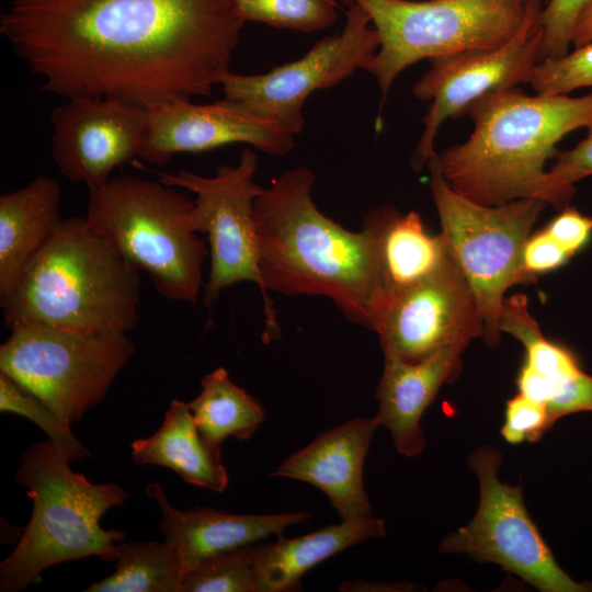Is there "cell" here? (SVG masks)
I'll use <instances>...</instances> for the list:
<instances>
[{
	"mask_svg": "<svg viewBox=\"0 0 592 592\" xmlns=\"http://www.w3.org/2000/svg\"><path fill=\"white\" fill-rule=\"evenodd\" d=\"M243 25L230 0H13L0 15L45 91L144 109L210 94Z\"/></svg>",
	"mask_w": 592,
	"mask_h": 592,
	"instance_id": "1",
	"label": "cell"
},
{
	"mask_svg": "<svg viewBox=\"0 0 592 592\" xmlns=\"http://www.w3.org/2000/svg\"><path fill=\"white\" fill-rule=\"evenodd\" d=\"M316 177L297 167L263 187L253 208L258 263L266 291L327 297L351 322L373 331L382 296L378 232L365 216L351 231L321 213Z\"/></svg>",
	"mask_w": 592,
	"mask_h": 592,
	"instance_id": "2",
	"label": "cell"
},
{
	"mask_svg": "<svg viewBox=\"0 0 592 592\" xmlns=\"http://www.w3.org/2000/svg\"><path fill=\"white\" fill-rule=\"evenodd\" d=\"M465 115L474 125L469 137L437 153L442 174L457 193L488 206L521 198L558 210L569 206L573 184L557 181L546 163L567 134L592 125V92L528 95L514 87L480 96Z\"/></svg>",
	"mask_w": 592,
	"mask_h": 592,
	"instance_id": "3",
	"label": "cell"
},
{
	"mask_svg": "<svg viewBox=\"0 0 592 592\" xmlns=\"http://www.w3.org/2000/svg\"><path fill=\"white\" fill-rule=\"evenodd\" d=\"M0 305L9 328L35 322L127 332L139 319V270L86 217H70L60 221Z\"/></svg>",
	"mask_w": 592,
	"mask_h": 592,
	"instance_id": "4",
	"label": "cell"
},
{
	"mask_svg": "<svg viewBox=\"0 0 592 592\" xmlns=\"http://www.w3.org/2000/svg\"><path fill=\"white\" fill-rule=\"evenodd\" d=\"M68 462L50 440L22 454L15 478L26 488L33 510L20 542L0 563L1 592L26 589L57 563L92 555L114 561L115 542L126 534L102 528L100 519L128 493L114 482H90Z\"/></svg>",
	"mask_w": 592,
	"mask_h": 592,
	"instance_id": "5",
	"label": "cell"
},
{
	"mask_svg": "<svg viewBox=\"0 0 592 592\" xmlns=\"http://www.w3.org/2000/svg\"><path fill=\"white\" fill-rule=\"evenodd\" d=\"M194 201L178 187L122 175L89 191L87 223L149 276L167 299L195 304L209 254L193 227Z\"/></svg>",
	"mask_w": 592,
	"mask_h": 592,
	"instance_id": "6",
	"label": "cell"
},
{
	"mask_svg": "<svg viewBox=\"0 0 592 592\" xmlns=\"http://www.w3.org/2000/svg\"><path fill=\"white\" fill-rule=\"evenodd\" d=\"M360 4L378 34V49L366 67L382 93L422 59L489 50L521 27L527 0H340Z\"/></svg>",
	"mask_w": 592,
	"mask_h": 592,
	"instance_id": "7",
	"label": "cell"
},
{
	"mask_svg": "<svg viewBox=\"0 0 592 592\" xmlns=\"http://www.w3.org/2000/svg\"><path fill=\"white\" fill-rule=\"evenodd\" d=\"M430 187L449 254L469 282L485 321L483 341L500 343L499 317L506 291L534 281L523 261L532 228L547 204L521 198L478 204L457 193L442 174L435 152L426 163Z\"/></svg>",
	"mask_w": 592,
	"mask_h": 592,
	"instance_id": "8",
	"label": "cell"
},
{
	"mask_svg": "<svg viewBox=\"0 0 592 592\" xmlns=\"http://www.w3.org/2000/svg\"><path fill=\"white\" fill-rule=\"evenodd\" d=\"M10 329L0 346V372L70 425L104 399L135 352L125 331H81L35 322Z\"/></svg>",
	"mask_w": 592,
	"mask_h": 592,
	"instance_id": "9",
	"label": "cell"
},
{
	"mask_svg": "<svg viewBox=\"0 0 592 592\" xmlns=\"http://www.w3.org/2000/svg\"><path fill=\"white\" fill-rule=\"evenodd\" d=\"M257 167V153L243 148L236 166H220L213 177L185 170L158 175L162 183L195 194L193 227L207 236L210 255L203 305L209 309L224 289L238 282L255 283L263 298L267 342L280 334V327L258 263L253 208L263 187L254 181Z\"/></svg>",
	"mask_w": 592,
	"mask_h": 592,
	"instance_id": "10",
	"label": "cell"
},
{
	"mask_svg": "<svg viewBox=\"0 0 592 592\" xmlns=\"http://www.w3.org/2000/svg\"><path fill=\"white\" fill-rule=\"evenodd\" d=\"M468 464L479 483L478 509L467 525L443 538L439 551L497 563L542 592L592 591V581L578 582L557 563L526 510L521 483L500 480L501 453L483 445Z\"/></svg>",
	"mask_w": 592,
	"mask_h": 592,
	"instance_id": "11",
	"label": "cell"
},
{
	"mask_svg": "<svg viewBox=\"0 0 592 592\" xmlns=\"http://www.w3.org/2000/svg\"><path fill=\"white\" fill-rule=\"evenodd\" d=\"M345 5L342 30L322 37L300 58L265 73H227L220 82L225 98L299 134L308 96L365 70L378 49V34L369 15L355 2Z\"/></svg>",
	"mask_w": 592,
	"mask_h": 592,
	"instance_id": "12",
	"label": "cell"
},
{
	"mask_svg": "<svg viewBox=\"0 0 592 592\" xmlns=\"http://www.w3.org/2000/svg\"><path fill=\"white\" fill-rule=\"evenodd\" d=\"M543 7V0H527L521 27L497 48L430 59V69L412 88L417 99L431 102L422 119V135L411 156L413 169H422L435 153V138L446 119L465 115L467 107L487 93L520 83L530 84L539 61Z\"/></svg>",
	"mask_w": 592,
	"mask_h": 592,
	"instance_id": "13",
	"label": "cell"
},
{
	"mask_svg": "<svg viewBox=\"0 0 592 592\" xmlns=\"http://www.w3.org/2000/svg\"><path fill=\"white\" fill-rule=\"evenodd\" d=\"M373 331L385 358L414 363L442 348L482 338L485 321L475 292L448 252L428 277L382 293Z\"/></svg>",
	"mask_w": 592,
	"mask_h": 592,
	"instance_id": "14",
	"label": "cell"
},
{
	"mask_svg": "<svg viewBox=\"0 0 592 592\" xmlns=\"http://www.w3.org/2000/svg\"><path fill=\"white\" fill-rule=\"evenodd\" d=\"M50 118L56 167L89 191L107 184L115 168L140 156L147 109L107 98H75L55 107Z\"/></svg>",
	"mask_w": 592,
	"mask_h": 592,
	"instance_id": "15",
	"label": "cell"
},
{
	"mask_svg": "<svg viewBox=\"0 0 592 592\" xmlns=\"http://www.w3.org/2000/svg\"><path fill=\"white\" fill-rule=\"evenodd\" d=\"M295 134L237 101L224 98L207 104L191 100L147 109V130L140 156L164 164L175 153L201 152L247 144L270 156H286Z\"/></svg>",
	"mask_w": 592,
	"mask_h": 592,
	"instance_id": "16",
	"label": "cell"
},
{
	"mask_svg": "<svg viewBox=\"0 0 592 592\" xmlns=\"http://www.w3.org/2000/svg\"><path fill=\"white\" fill-rule=\"evenodd\" d=\"M499 330L522 343L525 355L516 378L519 392L544 405L553 425L565 415L592 412V376L569 350L544 337L524 294L503 299Z\"/></svg>",
	"mask_w": 592,
	"mask_h": 592,
	"instance_id": "17",
	"label": "cell"
},
{
	"mask_svg": "<svg viewBox=\"0 0 592 592\" xmlns=\"http://www.w3.org/2000/svg\"><path fill=\"white\" fill-rule=\"evenodd\" d=\"M377 424L357 418L320 433L286 458L271 476L310 483L329 498L341 520L371 515L363 466Z\"/></svg>",
	"mask_w": 592,
	"mask_h": 592,
	"instance_id": "18",
	"label": "cell"
},
{
	"mask_svg": "<svg viewBox=\"0 0 592 592\" xmlns=\"http://www.w3.org/2000/svg\"><path fill=\"white\" fill-rule=\"evenodd\" d=\"M466 346L448 345L414 363L385 358L375 395L378 411L374 420L377 426L390 432L401 455L415 457L423 451L421 417L442 386L453 384L459 376Z\"/></svg>",
	"mask_w": 592,
	"mask_h": 592,
	"instance_id": "19",
	"label": "cell"
},
{
	"mask_svg": "<svg viewBox=\"0 0 592 592\" xmlns=\"http://www.w3.org/2000/svg\"><path fill=\"white\" fill-rule=\"evenodd\" d=\"M146 493L161 511L159 527L180 554L183 574L203 559L252 545L286 527L306 522L314 514L298 511L282 514H232L210 508L180 511L173 508L160 483H149Z\"/></svg>",
	"mask_w": 592,
	"mask_h": 592,
	"instance_id": "20",
	"label": "cell"
},
{
	"mask_svg": "<svg viewBox=\"0 0 592 592\" xmlns=\"http://www.w3.org/2000/svg\"><path fill=\"white\" fill-rule=\"evenodd\" d=\"M61 191L53 178L39 175L0 196V301L59 226Z\"/></svg>",
	"mask_w": 592,
	"mask_h": 592,
	"instance_id": "21",
	"label": "cell"
},
{
	"mask_svg": "<svg viewBox=\"0 0 592 592\" xmlns=\"http://www.w3.org/2000/svg\"><path fill=\"white\" fill-rule=\"evenodd\" d=\"M385 535V522L373 515L342 520L310 534L276 542L250 545L255 576V592H288L299 590L301 577L329 557Z\"/></svg>",
	"mask_w": 592,
	"mask_h": 592,
	"instance_id": "22",
	"label": "cell"
},
{
	"mask_svg": "<svg viewBox=\"0 0 592 592\" xmlns=\"http://www.w3.org/2000/svg\"><path fill=\"white\" fill-rule=\"evenodd\" d=\"M137 465H157L175 471L185 482L223 492L228 474L221 454L203 440L186 402L173 399L158 431L132 443Z\"/></svg>",
	"mask_w": 592,
	"mask_h": 592,
	"instance_id": "23",
	"label": "cell"
},
{
	"mask_svg": "<svg viewBox=\"0 0 592 592\" xmlns=\"http://www.w3.org/2000/svg\"><path fill=\"white\" fill-rule=\"evenodd\" d=\"M366 217L378 232L383 292L401 289L434 273L448 255L442 234L429 235L421 216L395 207L372 208Z\"/></svg>",
	"mask_w": 592,
	"mask_h": 592,
	"instance_id": "24",
	"label": "cell"
},
{
	"mask_svg": "<svg viewBox=\"0 0 592 592\" xmlns=\"http://www.w3.org/2000/svg\"><path fill=\"white\" fill-rule=\"evenodd\" d=\"M202 391L187 403L195 424L208 446L220 453L228 436L246 441L264 420L262 406L234 384L228 372L218 367L201 380ZM221 454V453H220Z\"/></svg>",
	"mask_w": 592,
	"mask_h": 592,
	"instance_id": "25",
	"label": "cell"
},
{
	"mask_svg": "<svg viewBox=\"0 0 592 592\" xmlns=\"http://www.w3.org/2000/svg\"><path fill=\"white\" fill-rule=\"evenodd\" d=\"M115 571L84 592H179L183 567L179 551L168 543L118 544Z\"/></svg>",
	"mask_w": 592,
	"mask_h": 592,
	"instance_id": "26",
	"label": "cell"
},
{
	"mask_svg": "<svg viewBox=\"0 0 592 592\" xmlns=\"http://www.w3.org/2000/svg\"><path fill=\"white\" fill-rule=\"evenodd\" d=\"M246 22L304 33L325 30L338 18L337 0H230Z\"/></svg>",
	"mask_w": 592,
	"mask_h": 592,
	"instance_id": "27",
	"label": "cell"
},
{
	"mask_svg": "<svg viewBox=\"0 0 592 592\" xmlns=\"http://www.w3.org/2000/svg\"><path fill=\"white\" fill-rule=\"evenodd\" d=\"M0 411L23 415L37 424L68 460L90 457V452L78 441L70 424L36 395L0 372Z\"/></svg>",
	"mask_w": 592,
	"mask_h": 592,
	"instance_id": "28",
	"label": "cell"
},
{
	"mask_svg": "<svg viewBox=\"0 0 592 592\" xmlns=\"http://www.w3.org/2000/svg\"><path fill=\"white\" fill-rule=\"evenodd\" d=\"M179 592H255L250 545L203 559L183 574Z\"/></svg>",
	"mask_w": 592,
	"mask_h": 592,
	"instance_id": "29",
	"label": "cell"
},
{
	"mask_svg": "<svg viewBox=\"0 0 592 592\" xmlns=\"http://www.w3.org/2000/svg\"><path fill=\"white\" fill-rule=\"evenodd\" d=\"M537 94H568L592 87V42L558 58L539 60L530 82Z\"/></svg>",
	"mask_w": 592,
	"mask_h": 592,
	"instance_id": "30",
	"label": "cell"
},
{
	"mask_svg": "<svg viewBox=\"0 0 592 592\" xmlns=\"http://www.w3.org/2000/svg\"><path fill=\"white\" fill-rule=\"evenodd\" d=\"M589 1H546L540 13L544 35L539 60L562 57L569 53L577 20Z\"/></svg>",
	"mask_w": 592,
	"mask_h": 592,
	"instance_id": "31",
	"label": "cell"
},
{
	"mask_svg": "<svg viewBox=\"0 0 592 592\" xmlns=\"http://www.w3.org/2000/svg\"><path fill=\"white\" fill-rule=\"evenodd\" d=\"M553 426L544 405L517 394L506 401L501 434L511 444L535 442Z\"/></svg>",
	"mask_w": 592,
	"mask_h": 592,
	"instance_id": "32",
	"label": "cell"
},
{
	"mask_svg": "<svg viewBox=\"0 0 592 592\" xmlns=\"http://www.w3.org/2000/svg\"><path fill=\"white\" fill-rule=\"evenodd\" d=\"M545 229L572 257L588 242L592 218L568 206Z\"/></svg>",
	"mask_w": 592,
	"mask_h": 592,
	"instance_id": "33",
	"label": "cell"
},
{
	"mask_svg": "<svg viewBox=\"0 0 592 592\" xmlns=\"http://www.w3.org/2000/svg\"><path fill=\"white\" fill-rule=\"evenodd\" d=\"M571 255L546 231L530 236L523 250L526 271L536 277L539 273L556 270L563 265Z\"/></svg>",
	"mask_w": 592,
	"mask_h": 592,
	"instance_id": "34",
	"label": "cell"
},
{
	"mask_svg": "<svg viewBox=\"0 0 592 592\" xmlns=\"http://www.w3.org/2000/svg\"><path fill=\"white\" fill-rule=\"evenodd\" d=\"M588 137L570 150L559 152L548 169L549 173L562 183L574 182L592 174V126Z\"/></svg>",
	"mask_w": 592,
	"mask_h": 592,
	"instance_id": "35",
	"label": "cell"
},
{
	"mask_svg": "<svg viewBox=\"0 0 592 592\" xmlns=\"http://www.w3.org/2000/svg\"><path fill=\"white\" fill-rule=\"evenodd\" d=\"M592 42V0L581 11L572 34V44L576 48Z\"/></svg>",
	"mask_w": 592,
	"mask_h": 592,
	"instance_id": "36",
	"label": "cell"
},
{
	"mask_svg": "<svg viewBox=\"0 0 592 592\" xmlns=\"http://www.w3.org/2000/svg\"><path fill=\"white\" fill-rule=\"evenodd\" d=\"M591 126H592V125H591ZM591 126H590V127H591Z\"/></svg>",
	"mask_w": 592,
	"mask_h": 592,
	"instance_id": "37",
	"label": "cell"
},
{
	"mask_svg": "<svg viewBox=\"0 0 592 592\" xmlns=\"http://www.w3.org/2000/svg\"><path fill=\"white\" fill-rule=\"evenodd\" d=\"M546 1H548V0H546Z\"/></svg>",
	"mask_w": 592,
	"mask_h": 592,
	"instance_id": "38",
	"label": "cell"
}]
</instances>
